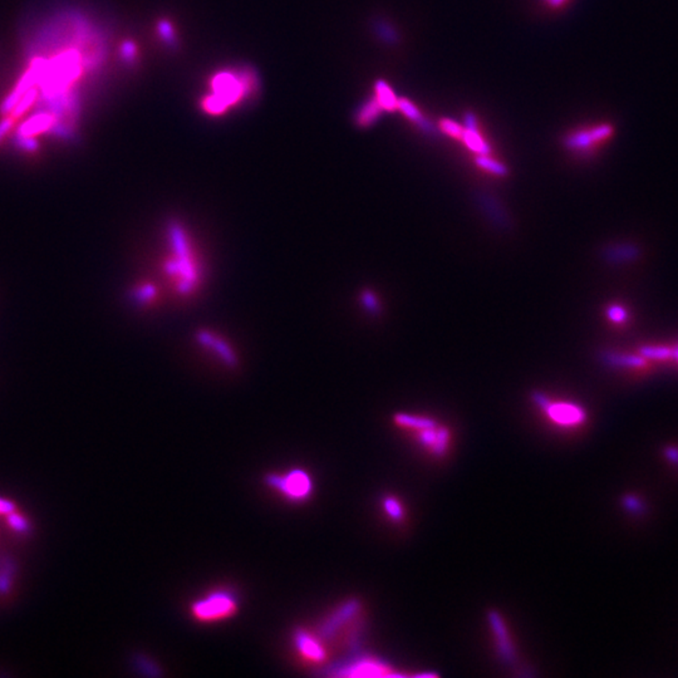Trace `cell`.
I'll use <instances>...</instances> for the list:
<instances>
[{"instance_id": "cb8c5ba5", "label": "cell", "mask_w": 678, "mask_h": 678, "mask_svg": "<svg viewBox=\"0 0 678 678\" xmlns=\"http://www.w3.org/2000/svg\"><path fill=\"white\" fill-rule=\"evenodd\" d=\"M13 510H14V505L10 501L0 498V514H9L13 512Z\"/></svg>"}, {"instance_id": "d4e9b609", "label": "cell", "mask_w": 678, "mask_h": 678, "mask_svg": "<svg viewBox=\"0 0 678 678\" xmlns=\"http://www.w3.org/2000/svg\"><path fill=\"white\" fill-rule=\"evenodd\" d=\"M565 1H567V0H549V4H550L552 7H559V6H561V4H563V3H565Z\"/></svg>"}, {"instance_id": "5b68a950", "label": "cell", "mask_w": 678, "mask_h": 678, "mask_svg": "<svg viewBox=\"0 0 678 678\" xmlns=\"http://www.w3.org/2000/svg\"><path fill=\"white\" fill-rule=\"evenodd\" d=\"M534 401L554 423L563 427L581 426L585 421L587 415L584 409L568 402H552L540 394L534 395Z\"/></svg>"}, {"instance_id": "2e32d148", "label": "cell", "mask_w": 678, "mask_h": 678, "mask_svg": "<svg viewBox=\"0 0 678 678\" xmlns=\"http://www.w3.org/2000/svg\"><path fill=\"white\" fill-rule=\"evenodd\" d=\"M376 97L385 111H396L398 98L396 97L395 92L385 81L376 82Z\"/></svg>"}, {"instance_id": "ba28073f", "label": "cell", "mask_w": 678, "mask_h": 678, "mask_svg": "<svg viewBox=\"0 0 678 678\" xmlns=\"http://www.w3.org/2000/svg\"><path fill=\"white\" fill-rule=\"evenodd\" d=\"M465 132L463 139L465 145L470 148L471 151L478 153V155H489L492 148L486 144L478 128V121L472 112L465 113Z\"/></svg>"}, {"instance_id": "ffe728a7", "label": "cell", "mask_w": 678, "mask_h": 678, "mask_svg": "<svg viewBox=\"0 0 678 678\" xmlns=\"http://www.w3.org/2000/svg\"><path fill=\"white\" fill-rule=\"evenodd\" d=\"M607 317L614 325H624L628 320V311L622 305H609Z\"/></svg>"}, {"instance_id": "30bf717a", "label": "cell", "mask_w": 678, "mask_h": 678, "mask_svg": "<svg viewBox=\"0 0 678 678\" xmlns=\"http://www.w3.org/2000/svg\"><path fill=\"white\" fill-rule=\"evenodd\" d=\"M606 360H608L610 365H614L618 367H627L642 372H646L652 367L650 360H646L641 354L632 356V354L610 353L606 356Z\"/></svg>"}, {"instance_id": "44dd1931", "label": "cell", "mask_w": 678, "mask_h": 678, "mask_svg": "<svg viewBox=\"0 0 678 678\" xmlns=\"http://www.w3.org/2000/svg\"><path fill=\"white\" fill-rule=\"evenodd\" d=\"M121 53H122V58L125 61L132 62L135 59V57H136V46L132 42H125L122 44Z\"/></svg>"}, {"instance_id": "7402d4cb", "label": "cell", "mask_w": 678, "mask_h": 678, "mask_svg": "<svg viewBox=\"0 0 678 678\" xmlns=\"http://www.w3.org/2000/svg\"><path fill=\"white\" fill-rule=\"evenodd\" d=\"M363 299H365V303H366V307L371 311H376V309H378V305H377V302L374 299V296L372 293L369 291H365L363 293Z\"/></svg>"}, {"instance_id": "e0dca14e", "label": "cell", "mask_w": 678, "mask_h": 678, "mask_svg": "<svg viewBox=\"0 0 678 678\" xmlns=\"http://www.w3.org/2000/svg\"><path fill=\"white\" fill-rule=\"evenodd\" d=\"M383 510L387 514L388 518L396 523H400L405 518V509L401 501L395 496H387L383 498Z\"/></svg>"}, {"instance_id": "484cf974", "label": "cell", "mask_w": 678, "mask_h": 678, "mask_svg": "<svg viewBox=\"0 0 678 678\" xmlns=\"http://www.w3.org/2000/svg\"><path fill=\"white\" fill-rule=\"evenodd\" d=\"M676 360H678V348H676Z\"/></svg>"}, {"instance_id": "8fae6325", "label": "cell", "mask_w": 678, "mask_h": 678, "mask_svg": "<svg viewBox=\"0 0 678 678\" xmlns=\"http://www.w3.org/2000/svg\"><path fill=\"white\" fill-rule=\"evenodd\" d=\"M639 354L646 360L656 362H671L676 360V348L670 345H644L639 348Z\"/></svg>"}, {"instance_id": "9c48e42d", "label": "cell", "mask_w": 678, "mask_h": 678, "mask_svg": "<svg viewBox=\"0 0 678 678\" xmlns=\"http://www.w3.org/2000/svg\"><path fill=\"white\" fill-rule=\"evenodd\" d=\"M397 110H400L406 117L409 118V121L415 122L417 127L421 131L425 132L426 135H429V136H436V128H435V126L432 125V122H429V119L423 116V113L420 112V110L409 99H407V98H398Z\"/></svg>"}, {"instance_id": "277c9868", "label": "cell", "mask_w": 678, "mask_h": 678, "mask_svg": "<svg viewBox=\"0 0 678 678\" xmlns=\"http://www.w3.org/2000/svg\"><path fill=\"white\" fill-rule=\"evenodd\" d=\"M268 485L291 501H303L313 492L311 478L300 469H294L283 475H270Z\"/></svg>"}, {"instance_id": "603a6c76", "label": "cell", "mask_w": 678, "mask_h": 678, "mask_svg": "<svg viewBox=\"0 0 678 678\" xmlns=\"http://www.w3.org/2000/svg\"><path fill=\"white\" fill-rule=\"evenodd\" d=\"M12 126H13V118L12 117L4 118L0 122V139L7 135L9 130L12 128Z\"/></svg>"}, {"instance_id": "4fadbf2b", "label": "cell", "mask_w": 678, "mask_h": 678, "mask_svg": "<svg viewBox=\"0 0 678 678\" xmlns=\"http://www.w3.org/2000/svg\"><path fill=\"white\" fill-rule=\"evenodd\" d=\"M385 111L382 108L381 104L378 102L377 97L369 98L367 102H365L360 107V111L356 116V122L360 127H369L374 125V122L381 117L382 112Z\"/></svg>"}, {"instance_id": "6da1fadb", "label": "cell", "mask_w": 678, "mask_h": 678, "mask_svg": "<svg viewBox=\"0 0 678 678\" xmlns=\"http://www.w3.org/2000/svg\"><path fill=\"white\" fill-rule=\"evenodd\" d=\"M168 251L165 260V273L173 291L182 298L194 296L202 284V268L196 256L191 240L180 225L168 228Z\"/></svg>"}, {"instance_id": "d6986e66", "label": "cell", "mask_w": 678, "mask_h": 678, "mask_svg": "<svg viewBox=\"0 0 678 678\" xmlns=\"http://www.w3.org/2000/svg\"><path fill=\"white\" fill-rule=\"evenodd\" d=\"M440 128L443 133L449 135L451 137H455V139H463V136H464V126L457 124L456 121H452L450 118H443L440 121Z\"/></svg>"}, {"instance_id": "52a82bcc", "label": "cell", "mask_w": 678, "mask_h": 678, "mask_svg": "<svg viewBox=\"0 0 678 678\" xmlns=\"http://www.w3.org/2000/svg\"><path fill=\"white\" fill-rule=\"evenodd\" d=\"M296 646L300 657L311 664H323L327 659V652L322 641L305 630H299L296 635Z\"/></svg>"}, {"instance_id": "7a4b0ae2", "label": "cell", "mask_w": 678, "mask_h": 678, "mask_svg": "<svg viewBox=\"0 0 678 678\" xmlns=\"http://www.w3.org/2000/svg\"><path fill=\"white\" fill-rule=\"evenodd\" d=\"M253 77L250 72L230 73L222 72L211 79L213 95L202 99V110L211 116H220L230 106L239 104L253 90Z\"/></svg>"}, {"instance_id": "3957f363", "label": "cell", "mask_w": 678, "mask_h": 678, "mask_svg": "<svg viewBox=\"0 0 678 678\" xmlns=\"http://www.w3.org/2000/svg\"><path fill=\"white\" fill-rule=\"evenodd\" d=\"M238 610L235 597L228 592H213L193 603L191 614L199 622H219L234 616Z\"/></svg>"}, {"instance_id": "8992f818", "label": "cell", "mask_w": 678, "mask_h": 678, "mask_svg": "<svg viewBox=\"0 0 678 678\" xmlns=\"http://www.w3.org/2000/svg\"><path fill=\"white\" fill-rule=\"evenodd\" d=\"M613 132L614 130L612 126L603 124V125L595 126L590 130H581L570 133L567 139H564V145L572 151H588L595 145H599L603 141L609 139Z\"/></svg>"}, {"instance_id": "5bb4252c", "label": "cell", "mask_w": 678, "mask_h": 678, "mask_svg": "<svg viewBox=\"0 0 678 678\" xmlns=\"http://www.w3.org/2000/svg\"><path fill=\"white\" fill-rule=\"evenodd\" d=\"M490 623H492V630L495 632V637H496V641H498V650H501L503 656L506 659L512 661L514 653H512V642H510V638H509V635H507V630H506V627L504 626V622L501 621V618L496 613H492V616H490Z\"/></svg>"}, {"instance_id": "ac0fdd59", "label": "cell", "mask_w": 678, "mask_h": 678, "mask_svg": "<svg viewBox=\"0 0 678 678\" xmlns=\"http://www.w3.org/2000/svg\"><path fill=\"white\" fill-rule=\"evenodd\" d=\"M475 162H476L478 166L484 168V170L489 171V173H494V175L505 176L506 173H507V168H506L505 165L500 164L496 159L489 157V155H478V157L475 159Z\"/></svg>"}, {"instance_id": "9a60e30c", "label": "cell", "mask_w": 678, "mask_h": 678, "mask_svg": "<svg viewBox=\"0 0 678 678\" xmlns=\"http://www.w3.org/2000/svg\"><path fill=\"white\" fill-rule=\"evenodd\" d=\"M385 670H388L387 667L381 662L372 661V659H363L358 661L357 664H351L347 671L348 676H383L387 675Z\"/></svg>"}, {"instance_id": "7c38bea8", "label": "cell", "mask_w": 678, "mask_h": 678, "mask_svg": "<svg viewBox=\"0 0 678 678\" xmlns=\"http://www.w3.org/2000/svg\"><path fill=\"white\" fill-rule=\"evenodd\" d=\"M55 124H56V118L53 117L50 113L37 115L35 117L29 118L28 121L21 126V128L19 130V136L33 137L38 133H42V132L52 128Z\"/></svg>"}]
</instances>
